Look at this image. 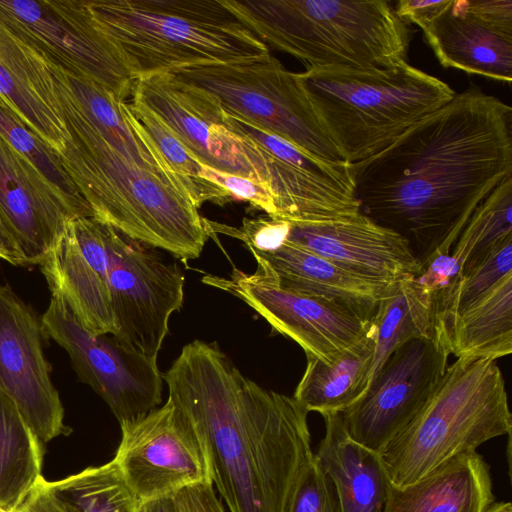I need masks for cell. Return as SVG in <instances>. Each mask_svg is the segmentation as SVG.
<instances>
[{
    "mask_svg": "<svg viewBox=\"0 0 512 512\" xmlns=\"http://www.w3.org/2000/svg\"><path fill=\"white\" fill-rule=\"evenodd\" d=\"M351 165L361 212L401 235L422 266L451 253L477 206L512 176V108L471 84Z\"/></svg>",
    "mask_w": 512,
    "mask_h": 512,
    "instance_id": "obj_1",
    "label": "cell"
},
{
    "mask_svg": "<svg viewBox=\"0 0 512 512\" xmlns=\"http://www.w3.org/2000/svg\"><path fill=\"white\" fill-rule=\"evenodd\" d=\"M162 378L229 511L288 512L314 456L306 409L243 375L216 343H188Z\"/></svg>",
    "mask_w": 512,
    "mask_h": 512,
    "instance_id": "obj_2",
    "label": "cell"
},
{
    "mask_svg": "<svg viewBox=\"0 0 512 512\" xmlns=\"http://www.w3.org/2000/svg\"><path fill=\"white\" fill-rule=\"evenodd\" d=\"M93 334H111L157 360L169 320L184 299V274L172 254L94 217L75 219L39 264Z\"/></svg>",
    "mask_w": 512,
    "mask_h": 512,
    "instance_id": "obj_3",
    "label": "cell"
},
{
    "mask_svg": "<svg viewBox=\"0 0 512 512\" xmlns=\"http://www.w3.org/2000/svg\"><path fill=\"white\" fill-rule=\"evenodd\" d=\"M54 83L69 135L57 155L94 218L177 259L199 257L211 233L191 188L139 166Z\"/></svg>",
    "mask_w": 512,
    "mask_h": 512,
    "instance_id": "obj_4",
    "label": "cell"
},
{
    "mask_svg": "<svg viewBox=\"0 0 512 512\" xmlns=\"http://www.w3.org/2000/svg\"><path fill=\"white\" fill-rule=\"evenodd\" d=\"M265 44L306 70H376L407 62L408 24L386 0H224Z\"/></svg>",
    "mask_w": 512,
    "mask_h": 512,
    "instance_id": "obj_5",
    "label": "cell"
},
{
    "mask_svg": "<svg viewBox=\"0 0 512 512\" xmlns=\"http://www.w3.org/2000/svg\"><path fill=\"white\" fill-rule=\"evenodd\" d=\"M135 81L175 69L261 59L269 48L224 0H86Z\"/></svg>",
    "mask_w": 512,
    "mask_h": 512,
    "instance_id": "obj_6",
    "label": "cell"
},
{
    "mask_svg": "<svg viewBox=\"0 0 512 512\" xmlns=\"http://www.w3.org/2000/svg\"><path fill=\"white\" fill-rule=\"evenodd\" d=\"M298 76L348 164L380 153L455 95L448 84L408 62L376 70H305Z\"/></svg>",
    "mask_w": 512,
    "mask_h": 512,
    "instance_id": "obj_7",
    "label": "cell"
},
{
    "mask_svg": "<svg viewBox=\"0 0 512 512\" xmlns=\"http://www.w3.org/2000/svg\"><path fill=\"white\" fill-rule=\"evenodd\" d=\"M512 428L505 380L495 360L460 357L432 396L379 454L390 481L406 486L451 458Z\"/></svg>",
    "mask_w": 512,
    "mask_h": 512,
    "instance_id": "obj_8",
    "label": "cell"
},
{
    "mask_svg": "<svg viewBox=\"0 0 512 512\" xmlns=\"http://www.w3.org/2000/svg\"><path fill=\"white\" fill-rule=\"evenodd\" d=\"M167 73L206 92L226 114L274 134L307 154L345 162L321 125L298 73L287 70L271 54L257 60Z\"/></svg>",
    "mask_w": 512,
    "mask_h": 512,
    "instance_id": "obj_9",
    "label": "cell"
},
{
    "mask_svg": "<svg viewBox=\"0 0 512 512\" xmlns=\"http://www.w3.org/2000/svg\"><path fill=\"white\" fill-rule=\"evenodd\" d=\"M0 19L46 60L98 83L121 101L132 94L135 79L86 0H0Z\"/></svg>",
    "mask_w": 512,
    "mask_h": 512,
    "instance_id": "obj_10",
    "label": "cell"
},
{
    "mask_svg": "<svg viewBox=\"0 0 512 512\" xmlns=\"http://www.w3.org/2000/svg\"><path fill=\"white\" fill-rule=\"evenodd\" d=\"M40 321L43 337L67 351L79 380L106 402L120 424L159 406L163 378L157 360L111 334L91 333L58 293H51Z\"/></svg>",
    "mask_w": 512,
    "mask_h": 512,
    "instance_id": "obj_11",
    "label": "cell"
},
{
    "mask_svg": "<svg viewBox=\"0 0 512 512\" xmlns=\"http://www.w3.org/2000/svg\"><path fill=\"white\" fill-rule=\"evenodd\" d=\"M448 328L396 348L341 417L350 437L380 454L426 405L448 366Z\"/></svg>",
    "mask_w": 512,
    "mask_h": 512,
    "instance_id": "obj_12",
    "label": "cell"
},
{
    "mask_svg": "<svg viewBox=\"0 0 512 512\" xmlns=\"http://www.w3.org/2000/svg\"><path fill=\"white\" fill-rule=\"evenodd\" d=\"M394 10L444 68L511 83L512 0H400Z\"/></svg>",
    "mask_w": 512,
    "mask_h": 512,
    "instance_id": "obj_13",
    "label": "cell"
},
{
    "mask_svg": "<svg viewBox=\"0 0 512 512\" xmlns=\"http://www.w3.org/2000/svg\"><path fill=\"white\" fill-rule=\"evenodd\" d=\"M222 121L253 144L276 208L273 218L289 222H323L361 212L352 165L312 156L288 141L226 114Z\"/></svg>",
    "mask_w": 512,
    "mask_h": 512,
    "instance_id": "obj_14",
    "label": "cell"
},
{
    "mask_svg": "<svg viewBox=\"0 0 512 512\" xmlns=\"http://www.w3.org/2000/svg\"><path fill=\"white\" fill-rule=\"evenodd\" d=\"M120 427L113 460L140 503L211 483L203 446L170 400Z\"/></svg>",
    "mask_w": 512,
    "mask_h": 512,
    "instance_id": "obj_15",
    "label": "cell"
},
{
    "mask_svg": "<svg viewBox=\"0 0 512 512\" xmlns=\"http://www.w3.org/2000/svg\"><path fill=\"white\" fill-rule=\"evenodd\" d=\"M202 281L240 298L273 330L296 342L306 356L326 363L371 327V319L344 303L283 290L256 271L247 274L234 269L229 277L207 275Z\"/></svg>",
    "mask_w": 512,
    "mask_h": 512,
    "instance_id": "obj_16",
    "label": "cell"
},
{
    "mask_svg": "<svg viewBox=\"0 0 512 512\" xmlns=\"http://www.w3.org/2000/svg\"><path fill=\"white\" fill-rule=\"evenodd\" d=\"M41 321L7 285L0 286V391L44 446L66 434L64 408L42 348Z\"/></svg>",
    "mask_w": 512,
    "mask_h": 512,
    "instance_id": "obj_17",
    "label": "cell"
},
{
    "mask_svg": "<svg viewBox=\"0 0 512 512\" xmlns=\"http://www.w3.org/2000/svg\"><path fill=\"white\" fill-rule=\"evenodd\" d=\"M133 99L153 111L202 164L262 182L240 138L222 121V109L206 92L162 73L137 79Z\"/></svg>",
    "mask_w": 512,
    "mask_h": 512,
    "instance_id": "obj_18",
    "label": "cell"
},
{
    "mask_svg": "<svg viewBox=\"0 0 512 512\" xmlns=\"http://www.w3.org/2000/svg\"><path fill=\"white\" fill-rule=\"evenodd\" d=\"M92 217L0 137V218L25 265L40 264L72 221Z\"/></svg>",
    "mask_w": 512,
    "mask_h": 512,
    "instance_id": "obj_19",
    "label": "cell"
},
{
    "mask_svg": "<svg viewBox=\"0 0 512 512\" xmlns=\"http://www.w3.org/2000/svg\"><path fill=\"white\" fill-rule=\"evenodd\" d=\"M285 241L384 284H395L421 271L408 242L362 212L323 222H289Z\"/></svg>",
    "mask_w": 512,
    "mask_h": 512,
    "instance_id": "obj_20",
    "label": "cell"
},
{
    "mask_svg": "<svg viewBox=\"0 0 512 512\" xmlns=\"http://www.w3.org/2000/svg\"><path fill=\"white\" fill-rule=\"evenodd\" d=\"M0 103L56 154L68 131L46 59L0 19Z\"/></svg>",
    "mask_w": 512,
    "mask_h": 512,
    "instance_id": "obj_21",
    "label": "cell"
},
{
    "mask_svg": "<svg viewBox=\"0 0 512 512\" xmlns=\"http://www.w3.org/2000/svg\"><path fill=\"white\" fill-rule=\"evenodd\" d=\"M247 248L256 259V272L279 288L344 303L368 319L396 284L367 279L287 241L272 249Z\"/></svg>",
    "mask_w": 512,
    "mask_h": 512,
    "instance_id": "obj_22",
    "label": "cell"
},
{
    "mask_svg": "<svg viewBox=\"0 0 512 512\" xmlns=\"http://www.w3.org/2000/svg\"><path fill=\"white\" fill-rule=\"evenodd\" d=\"M492 488L488 463L467 452L409 485L390 481L382 512H485L494 502Z\"/></svg>",
    "mask_w": 512,
    "mask_h": 512,
    "instance_id": "obj_23",
    "label": "cell"
},
{
    "mask_svg": "<svg viewBox=\"0 0 512 512\" xmlns=\"http://www.w3.org/2000/svg\"><path fill=\"white\" fill-rule=\"evenodd\" d=\"M323 418L314 458L334 487L339 512H382L390 479L380 455L350 437L340 413Z\"/></svg>",
    "mask_w": 512,
    "mask_h": 512,
    "instance_id": "obj_24",
    "label": "cell"
},
{
    "mask_svg": "<svg viewBox=\"0 0 512 512\" xmlns=\"http://www.w3.org/2000/svg\"><path fill=\"white\" fill-rule=\"evenodd\" d=\"M375 352V329L326 363L306 356L305 371L293 397L309 412L341 413L367 390Z\"/></svg>",
    "mask_w": 512,
    "mask_h": 512,
    "instance_id": "obj_25",
    "label": "cell"
},
{
    "mask_svg": "<svg viewBox=\"0 0 512 512\" xmlns=\"http://www.w3.org/2000/svg\"><path fill=\"white\" fill-rule=\"evenodd\" d=\"M371 320L375 352L370 382L396 348L412 339L430 337L446 324L439 303L416 276L397 282L380 300Z\"/></svg>",
    "mask_w": 512,
    "mask_h": 512,
    "instance_id": "obj_26",
    "label": "cell"
},
{
    "mask_svg": "<svg viewBox=\"0 0 512 512\" xmlns=\"http://www.w3.org/2000/svg\"><path fill=\"white\" fill-rule=\"evenodd\" d=\"M451 354L497 360L512 352V273L448 326Z\"/></svg>",
    "mask_w": 512,
    "mask_h": 512,
    "instance_id": "obj_27",
    "label": "cell"
},
{
    "mask_svg": "<svg viewBox=\"0 0 512 512\" xmlns=\"http://www.w3.org/2000/svg\"><path fill=\"white\" fill-rule=\"evenodd\" d=\"M44 446L0 391V507L13 512L42 476Z\"/></svg>",
    "mask_w": 512,
    "mask_h": 512,
    "instance_id": "obj_28",
    "label": "cell"
},
{
    "mask_svg": "<svg viewBox=\"0 0 512 512\" xmlns=\"http://www.w3.org/2000/svg\"><path fill=\"white\" fill-rule=\"evenodd\" d=\"M49 485L67 512H137L140 506L113 459Z\"/></svg>",
    "mask_w": 512,
    "mask_h": 512,
    "instance_id": "obj_29",
    "label": "cell"
},
{
    "mask_svg": "<svg viewBox=\"0 0 512 512\" xmlns=\"http://www.w3.org/2000/svg\"><path fill=\"white\" fill-rule=\"evenodd\" d=\"M512 235V176L501 182L474 210L451 255L461 276L498 242Z\"/></svg>",
    "mask_w": 512,
    "mask_h": 512,
    "instance_id": "obj_30",
    "label": "cell"
},
{
    "mask_svg": "<svg viewBox=\"0 0 512 512\" xmlns=\"http://www.w3.org/2000/svg\"><path fill=\"white\" fill-rule=\"evenodd\" d=\"M129 107L172 170L193 183L204 202L223 205L233 198L221 187L201 179L204 164L190 152L176 134L148 107L133 99Z\"/></svg>",
    "mask_w": 512,
    "mask_h": 512,
    "instance_id": "obj_31",
    "label": "cell"
},
{
    "mask_svg": "<svg viewBox=\"0 0 512 512\" xmlns=\"http://www.w3.org/2000/svg\"><path fill=\"white\" fill-rule=\"evenodd\" d=\"M0 137L26 156L73 204L88 215L93 212L64 171L59 157L0 103Z\"/></svg>",
    "mask_w": 512,
    "mask_h": 512,
    "instance_id": "obj_32",
    "label": "cell"
},
{
    "mask_svg": "<svg viewBox=\"0 0 512 512\" xmlns=\"http://www.w3.org/2000/svg\"><path fill=\"white\" fill-rule=\"evenodd\" d=\"M511 273L512 235L498 242L460 277L441 313L447 327L458 313L471 306Z\"/></svg>",
    "mask_w": 512,
    "mask_h": 512,
    "instance_id": "obj_33",
    "label": "cell"
},
{
    "mask_svg": "<svg viewBox=\"0 0 512 512\" xmlns=\"http://www.w3.org/2000/svg\"><path fill=\"white\" fill-rule=\"evenodd\" d=\"M288 512H339L334 487L314 456L299 477Z\"/></svg>",
    "mask_w": 512,
    "mask_h": 512,
    "instance_id": "obj_34",
    "label": "cell"
},
{
    "mask_svg": "<svg viewBox=\"0 0 512 512\" xmlns=\"http://www.w3.org/2000/svg\"><path fill=\"white\" fill-rule=\"evenodd\" d=\"M201 179L211 182L224 189L233 199L249 202L253 207L274 217L276 208L269 187L252 178L243 177L203 166Z\"/></svg>",
    "mask_w": 512,
    "mask_h": 512,
    "instance_id": "obj_35",
    "label": "cell"
},
{
    "mask_svg": "<svg viewBox=\"0 0 512 512\" xmlns=\"http://www.w3.org/2000/svg\"><path fill=\"white\" fill-rule=\"evenodd\" d=\"M179 512H225L212 483L188 486L173 495Z\"/></svg>",
    "mask_w": 512,
    "mask_h": 512,
    "instance_id": "obj_36",
    "label": "cell"
},
{
    "mask_svg": "<svg viewBox=\"0 0 512 512\" xmlns=\"http://www.w3.org/2000/svg\"><path fill=\"white\" fill-rule=\"evenodd\" d=\"M13 512H67L43 477Z\"/></svg>",
    "mask_w": 512,
    "mask_h": 512,
    "instance_id": "obj_37",
    "label": "cell"
},
{
    "mask_svg": "<svg viewBox=\"0 0 512 512\" xmlns=\"http://www.w3.org/2000/svg\"><path fill=\"white\" fill-rule=\"evenodd\" d=\"M0 260L25 266L24 257L0 218Z\"/></svg>",
    "mask_w": 512,
    "mask_h": 512,
    "instance_id": "obj_38",
    "label": "cell"
},
{
    "mask_svg": "<svg viewBox=\"0 0 512 512\" xmlns=\"http://www.w3.org/2000/svg\"><path fill=\"white\" fill-rule=\"evenodd\" d=\"M137 512H179L173 496L140 503Z\"/></svg>",
    "mask_w": 512,
    "mask_h": 512,
    "instance_id": "obj_39",
    "label": "cell"
},
{
    "mask_svg": "<svg viewBox=\"0 0 512 512\" xmlns=\"http://www.w3.org/2000/svg\"><path fill=\"white\" fill-rule=\"evenodd\" d=\"M485 512H512V504L509 501L493 502Z\"/></svg>",
    "mask_w": 512,
    "mask_h": 512,
    "instance_id": "obj_40",
    "label": "cell"
},
{
    "mask_svg": "<svg viewBox=\"0 0 512 512\" xmlns=\"http://www.w3.org/2000/svg\"><path fill=\"white\" fill-rule=\"evenodd\" d=\"M0 512H9V511H7V510L3 509L2 507H0Z\"/></svg>",
    "mask_w": 512,
    "mask_h": 512,
    "instance_id": "obj_41",
    "label": "cell"
}]
</instances>
